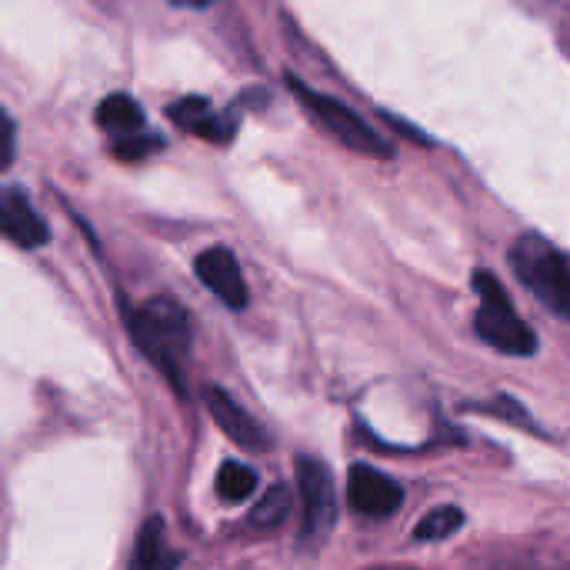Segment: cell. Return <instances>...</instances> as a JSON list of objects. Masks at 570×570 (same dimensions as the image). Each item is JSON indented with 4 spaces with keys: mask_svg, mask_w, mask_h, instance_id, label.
I'll use <instances>...</instances> for the list:
<instances>
[{
    "mask_svg": "<svg viewBox=\"0 0 570 570\" xmlns=\"http://www.w3.org/2000/svg\"><path fill=\"white\" fill-rule=\"evenodd\" d=\"M287 87L301 97V104L307 107V114L337 140V144H344L347 150H357V154H367V157H394V147L354 110V107H347V104H341L337 97H327V94H321V90H311V87H304V80L301 77H291L287 73Z\"/></svg>",
    "mask_w": 570,
    "mask_h": 570,
    "instance_id": "4",
    "label": "cell"
},
{
    "mask_svg": "<svg viewBox=\"0 0 570 570\" xmlns=\"http://www.w3.org/2000/svg\"><path fill=\"white\" fill-rule=\"evenodd\" d=\"M464 528V511L454 508V504H444V508H434L428 511L417 528H414V538L417 541H448L451 534H458Z\"/></svg>",
    "mask_w": 570,
    "mask_h": 570,
    "instance_id": "15",
    "label": "cell"
},
{
    "mask_svg": "<svg viewBox=\"0 0 570 570\" xmlns=\"http://www.w3.org/2000/svg\"><path fill=\"white\" fill-rule=\"evenodd\" d=\"M291 514H294V494H291L287 484H277V488H271V491L254 504V511H250L247 521H250L254 531H274V528H281Z\"/></svg>",
    "mask_w": 570,
    "mask_h": 570,
    "instance_id": "13",
    "label": "cell"
},
{
    "mask_svg": "<svg viewBox=\"0 0 570 570\" xmlns=\"http://www.w3.org/2000/svg\"><path fill=\"white\" fill-rule=\"evenodd\" d=\"M13 134H17L13 120H10V117H3V154H0L3 167H10V164H13Z\"/></svg>",
    "mask_w": 570,
    "mask_h": 570,
    "instance_id": "17",
    "label": "cell"
},
{
    "mask_svg": "<svg viewBox=\"0 0 570 570\" xmlns=\"http://www.w3.org/2000/svg\"><path fill=\"white\" fill-rule=\"evenodd\" d=\"M180 568V554L170 548L167 541V524L160 514L147 518L137 544H134V558H130V570H177Z\"/></svg>",
    "mask_w": 570,
    "mask_h": 570,
    "instance_id": "11",
    "label": "cell"
},
{
    "mask_svg": "<svg viewBox=\"0 0 570 570\" xmlns=\"http://www.w3.org/2000/svg\"><path fill=\"white\" fill-rule=\"evenodd\" d=\"M347 501L364 518H391L404 508V488L371 464H354L347 478Z\"/></svg>",
    "mask_w": 570,
    "mask_h": 570,
    "instance_id": "7",
    "label": "cell"
},
{
    "mask_svg": "<svg viewBox=\"0 0 570 570\" xmlns=\"http://www.w3.org/2000/svg\"><path fill=\"white\" fill-rule=\"evenodd\" d=\"M518 281L558 317L570 321V264L568 257L541 234H524L511 247Z\"/></svg>",
    "mask_w": 570,
    "mask_h": 570,
    "instance_id": "3",
    "label": "cell"
},
{
    "mask_svg": "<svg viewBox=\"0 0 570 570\" xmlns=\"http://www.w3.org/2000/svg\"><path fill=\"white\" fill-rule=\"evenodd\" d=\"M194 274L224 307L244 311L250 304V291H247V281H244V271H240L237 257L227 247L200 250L197 261H194Z\"/></svg>",
    "mask_w": 570,
    "mask_h": 570,
    "instance_id": "6",
    "label": "cell"
},
{
    "mask_svg": "<svg viewBox=\"0 0 570 570\" xmlns=\"http://www.w3.org/2000/svg\"><path fill=\"white\" fill-rule=\"evenodd\" d=\"M97 124L117 137L124 134H140L144 127V110L130 94H110L97 104Z\"/></svg>",
    "mask_w": 570,
    "mask_h": 570,
    "instance_id": "12",
    "label": "cell"
},
{
    "mask_svg": "<svg viewBox=\"0 0 570 570\" xmlns=\"http://www.w3.org/2000/svg\"><path fill=\"white\" fill-rule=\"evenodd\" d=\"M257 484H261L257 471L247 468V464H240V461H224L220 471H217V494L227 504L247 501L250 494H257Z\"/></svg>",
    "mask_w": 570,
    "mask_h": 570,
    "instance_id": "14",
    "label": "cell"
},
{
    "mask_svg": "<svg viewBox=\"0 0 570 570\" xmlns=\"http://www.w3.org/2000/svg\"><path fill=\"white\" fill-rule=\"evenodd\" d=\"M174 7H194V10H204V7H210V3H217V0H170Z\"/></svg>",
    "mask_w": 570,
    "mask_h": 570,
    "instance_id": "18",
    "label": "cell"
},
{
    "mask_svg": "<svg viewBox=\"0 0 570 570\" xmlns=\"http://www.w3.org/2000/svg\"><path fill=\"white\" fill-rule=\"evenodd\" d=\"M204 404H207L214 424H217L237 448H244V451H264V448H267V444H264V431L257 428V421H254V417H250L224 387H217V384L204 387Z\"/></svg>",
    "mask_w": 570,
    "mask_h": 570,
    "instance_id": "9",
    "label": "cell"
},
{
    "mask_svg": "<svg viewBox=\"0 0 570 570\" xmlns=\"http://www.w3.org/2000/svg\"><path fill=\"white\" fill-rule=\"evenodd\" d=\"M474 291L481 297V307H478V317H474L478 337L484 344H491L494 351H501V354L534 357L538 354V337L524 324V317L518 314V307L511 304L504 284L491 271H478L474 274Z\"/></svg>",
    "mask_w": 570,
    "mask_h": 570,
    "instance_id": "2",
    "label": "cell"
},
{
    "mask_svg": "<svg viewBox=\"0 0 570 570\" xmlns=\"http://www.w3.org/2000/svg\"><path fill=\"white\" fill-rule=\"evenodd\" d=\"M167 117H170L177 127H184V130H190L194 137L210 140V144H227V140L234 137V130H237L234 117L214 114L210 104H207L204 97H187V100L170 104V107H167Z\"/></svg>",
    "mask_w": 570,
    "mask_h": 570,
    "instance_id": "10",
    "label": "cell"
},
{
    "mask_svg": "<svg viewBox=\"0 0 570 570\" xmlns=\"http://www.w3.org/2000/svg\"><path fill=\"white\" fill-rule=\"evenodd\" d=\"M127 331L137 351L170 381V387L184 391V361L194 344L187 311L170 297H154L127 314Z\"/></svg>",
    "mask_w": 570,
    "mask_h": 570,
    "instance_id": "1",
    "label": "cell"
},
{
    "mask_svg": "<svg viewBox=\"0 0 570 570\" xmlns=\"http://www.w3.org/2000/svg\"><path fill=\"white\" fill-rule=\"evenodd\" d=\"M157 147H164L160 137H150V134H124L110 144V154L117 160H144L147 154H154Z\"/></svg>",
    "mask_w": 570,
    "mask_h": 570,
    "instance_id": "16",
    "label": "cell"
},
{
    "mask_svg": "<svg viewBox=\"0 0 570 570\" xmlns=\"http://www.w3.org/2000/svg\"><path fill=\"white\" fill-rule=\"evenodd\" d=\"M297 498H301V534L307 541H324L337 521V488L317 458L297 461Z\"/></svg>",
    "mask_w": 570,
    "mask_h": 570,
    "instance_id": "5",
    "label": "cell"
},
{
    "mask_svg": "<svg viewBox=\"0 0 570 570\" xmlns=\"http://www.w3.org/2000/svg\"><path fill=\"white\" fill-rule=\"evenodd\" d=\"M0 227H3V237L13 247H20V250H37L50 237L43 217L37 214L33 200L20 187H3V197H0Z\"/></svg>",
    "mask_w": 570,
    "mask_h": 570,
    "instance_id": "8",
    "label": "cell"
}]
</instances>
